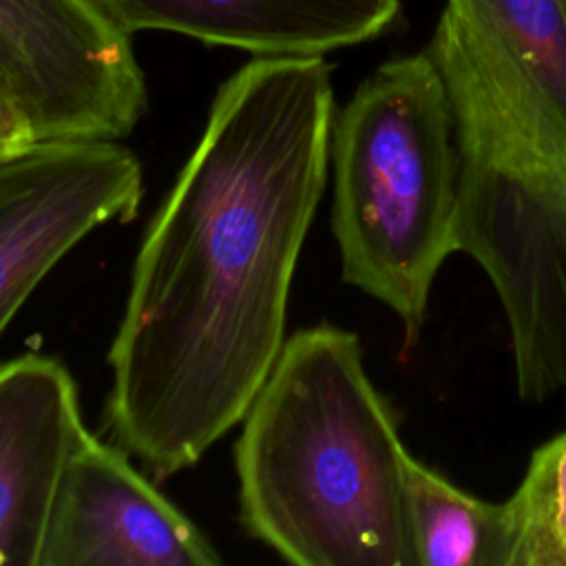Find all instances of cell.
<instances>
[{"instance_id": "1", "label": "cell", "mask_w": 566, "mask_h": 566, "mask_svg": "<svg viewBox=\"0 0 566 566\" xmlns=\"http://www.w3.org/2000/svg\"><path fill=\"white\" fill-rule=\"evenodd\" d=\"M334 115L323 55L248 62L146 230L108 349L106 422L155 475L197 464L243 420L287 340Z\"/></svg>"}, {"instance_id": "2", "label": "cell", "mask_w": 566, "mask_h": 566, "mask_svg": "<svg viewBox=\"0 0 566 566\" xmlns=\"http://www.w3.org/2000/svg\"><path fill=\"white\" fill-rule=\"evenodd\" d=\"M407 451L358 336L303 327L241 420V522L296 566H411Z\"/></svg>"}, {"instance_id": "3", "label": "cell", "mask_w": 566, "mask_h": 566, "mask_svg": "<svg viewBox=\"0 0 566 566\" xmlns=\"http://www.w3.org/2000/svg\"><path fill=\"white\" fill-rule=\"evenodd\" d=\"M332 232L340 276L418 340L442 263L458 252L453 115L427 51L380 64L336 111Z\"/></svg>"}, {"instance_id": "4", "label": "cell", "mask_w": 566, "mask_h": 566, "mask_svg": "<svg viewBox=\"0 0 566 566\" xmlns=\"http://www.w3.org/2000/svg\"><path fill=\"white\" fill-rule=\"evenodd\" d=\"M0 82L35 142H117L148 108L130 35L91 0H0Z\"/></svg>"}, {"instance_id": "5", "label": "cell", "mask_w": 566, "mask_h": 566, "mask_svg": "<svg viewBox=\"0 0 566 566\" xmlns=\"http://www.w3.org/2000/svg\"><path fill=\"white\" fill-rule=\"evenodd\" d=\"M142 188L117 142H35L0 159V334L86 234L137 214Z\"/></svg>"}, {"instance_id": "6", "label": "cell", "mask_w": 566, "mask_h": 566, "mask_svg": "<svg viewBox=\"0 0 566 566\" xmlns=\"http://www.w3.org/2000/svg\"><path fill=\"white\" fill-rule=\"evenodd\" d=\"M88 429L73 444L51 504L38 566H214L206 533Z\"/></svg>"}, {"instance_id": "7", "label": "cell", "mask_w": 566, "mask_h": 566, "mask_svg": "<svg viewBox=\"0 0 566 566\" xmlns=\"http://www.w3.org/2000/svg\"><path fill=\"white\" fill-rule=\"evenodd\" d=\"M84 429L60 360L24 354L0 365V566H38L62 467Z\"/></svg>"}, {"instance_id": "8", "label": "cell", "mask_w": 566, "mask_h": 566, "mask_svg": "<svg viewBox=\"0 0 566 566\" xmlns=\"http://www.w3.org/2000/svg\"><path fill=\"white\" fill-rule=\"evenodd\" d=\"M117 29L170 31L256 55H325L387 31L400 0H91Z\"/></svg>"}, {"instance_id": "9", "label": "cell", "mask_w": 566, "mask_h": 566, "mask_svg": "<svg viewBox=\"0 0 566 566\" xmlns=\"http://www.w3.org/2000/svg\"><path fill=\"white\" fill-rule=\"evenodd\" d=\"M411 566H511L506 502H489L413 458L402 467Z\"/></svg>"}, {"instance_id": "10", "label": "cell", "mask_w": 566, "mask_h": 566, "mask_svg": "<svg viewBox=\"0 0 566 566\" xmlns=\"http://www.w3.org/2000/svg\"><path fill=\"white\" fill-rule=\"evenodd\" d=\"M506 502L511 566H566V429L539 444Z\"/></svg>"}, {"instance_id": "11", "label": "cell", "mask_w": 566, "mask_h": 566, "mask_svg": "<svg viewBox=\"0 0 566 566\" xmlns=\"http://www.w3.org/2000/svg\"><path fill=\"white\" fill-rule=\"evenodd\" d=\"M35 144L33 133L13 102L11 93L0 82V159Z\"/></svg>"}]
</instances>
